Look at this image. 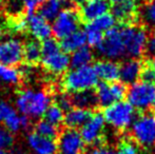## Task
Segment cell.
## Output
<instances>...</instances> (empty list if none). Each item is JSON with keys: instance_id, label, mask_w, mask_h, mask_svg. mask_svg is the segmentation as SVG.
Returning a JSON list of instances; mask_svg holds the SVG:
<instances>
[{"instance_id": "41", "label": "cell", "mask_w": 155, "mask_h": 154, "mask_svg": "<svg viewBox=\"0 0 155 154\" xmlns=\"http://www.w3.org/2000/svg\"><path fill=\"white\" fill-rule=\"evenodd\" d=\"M150 67L155 71V53H153L152 55V58H151V62H150Z\"/></svg>"}, {"instance_id": "34", "label": "cell", "mask_w": 155, "mask_h": 154, "mask_svg": "<svg viewBox=\"0 0 155 154\" xmlns=\"http://www.w3.org/2000/svg\"><path fill=\"white\" fill-rule=\"evenodd\" d=\"M115 154H140V151L134 143L124 142L119 145Z\"/></svg>"}, {"instance_id": "12", "label": "cell", "mask_w": 155, "mask_h": 154, "mask_svg": "<svg viewBox=\"0 0 155 154\" xmlns=\"http://www.w3.org/2000/svg\"><path fill=\"white\" fill-rule=\"evenodd\" d=\"M41 62L43 68L54 75L63 74L71 66L70 56L62 51L61 48L53 52L41 54Z\"/></svg>"}, {"instance_id": "27", "label": "cell", "mask_w": 155, "mask_h": 154, "mask_svg": "<svg viewBox=\"0 0 155 154\" xmlns=\"http://www.w3.org/2000/svg\"><path fill=\"white\" fill-rule=\"evenodd\" d=\"M35 133L39 134L43 137L55 139L59 135V130H58L57 126H54L50 123L49 121L42 119L35 125Z\"/></svg>"}, {"instance_id": "26", "label": "cell", "mask_w": 155, "mask_h": 154, "mask_svg": "<svg viewBox=\"0 0 155 154\" xmlns=\"http://www.w3.org/2000/svg\"><path fill=\"white\" fill-rule=\"evenodd\" d=\"M3 123L4 128H6L13 134L19 132L21 129H28L30 127V118L25 115H19L17 112H15Z\"/></svg>"}, {"instance_id": "40", "label": "cell", "mask_w": 155, "mask_h": 154, "mask_svg": "<svg viewBox=\"0 0 155 154\" xmlns=\"http://www.w3.org/2000/svg\"><path fill=\"white\" fill-rule=\"evenodd\" d=\"M147 51L150 53H155V31L148 37L147 42Z\"/></svg>"}, {"instance_id": "23", "label": "cell", "mask_w": 155, "mask_h": 154, "mask_svg": "<svg viewBox=\"0 0 155 154\" xmlns=\"http://www.w3.org/2000/svg\"><path fill=\"white\" fill-rule=\"evenodd\" d=\"M93 60V52L90 47H84L77 50L70 56V62L72 68H82L90 66Z\"/></svg>"}, {"instance_id": "30", "label": "cell", "mask_w": 155, "mask_h": 154, "mask_svg": "<svg viewBox=\"0 0 155 154\" xmlns=\"http://www.w3.org/2000/svg\"><path fill=\"white\" fill-rule=\"evenodd\" d=\"M43 116H45V120L49 121L50 123L54 126H58L64 119V111H62L58 106L54 103V105H51L48 108Z\"/></svg>"}, {"instance_id": "20", "label": "cell", "mask_w": 155, "mask_h": 154, "mask_svg": "<svg viewBox=\"0 0 155 154\" xmlns=\"http://www.w3.org/2000/svg\"><path fill=\"white\" fill-rule=\"evenodd\" d=\"M60 48L64 53H74L77 50L86 47L87 44V37L84 31L78 30L74 32L73 34L67 36L65 38L61 39L60 41Z\"/></svg>"}, {"instance_id": "7", "label": "cell", "mask_w": 155, "mask_h": 154, "mask_svg": "<svg viewBox=\"0 0 155 154\" xmlns=\"http://www.w3.org/2000/svg\"><path fill=\"white\" fill-rule=\"evenodd\" d=\"M97 51L102 57L108 60L119 59L126 56L121 27H114L104 34V38Z\"/></svg>"}, {"instance_id": "39", "label": "cell", "mask_w": 155, "mask_h": 154, "mask_svg": "<svg viewBox=\"0 0 155 154\" xmlns=\"http://www.w3.org/2000/svg\"><path fill=\"white\" fill-rule=\"evenodd\" d=\"M88 154H115V151L111 147L98 145L96 147H93L88 152Z\"/></svg>"}, {"instance_id": "24", "label": "cell", "mask_w": 155, "mask_h": 154, "mask_svg": "<svg viewBox=\"0 0 155 154\" xmlns=\"http://www.w3.org/2000/svg\"><path fill=\"white\" fill-rule=\"evenodd\" d=\"M23 59L30 66L41 60V44L38 41L30 40L23 45Z\"/></svg>"}, {"instance_id": "38", "label": "cell", "mask_w": 155, "mask_h": 154, "mask_svg": "<svg viewBox=\"0 0 155 154\" xmlns=\"http://www.w3.org/2000/svg\"><path fill=\"white\" fill-rule=\"evenodd\" d=\"M143 81L150 82V84H154L155 82V71L151 67H143V71H141L140 75Z\"/></svg>"}, {"instance_id": "15", "label": "cell", "mask_w": 155, "mask_h": 154, "mask_svg": "<svg viewBox=\"0 0 155 154\" xmlns=\"http://www.w3.org/2000/svg\"><path fill=\"white\" fill-rule=\"evenodd\" d=\"M110 8L106 0H86L80 6V18L88 23L93 22L100 16L107 14Z\"/></svg>"}, {"instance_id": "43", "label": "cell", "mask_w": 155, "mask_h": 154, "mask_svg": "<svg viewBox=\"0 0 155 154\" xmlns=\"http://www.w3.org/2000/svg\"><path fill=\"white\" fill-rule=\"evenodd\" d=\"M11 154H31V153L25 152V151H15V152H13V153H11Z\"/></svg>"}, {"instance_id": "31", "label": "cell", "mask_w": 155, "mask_h": 154, "mask_svg": "<svg viewBox=\"0 0 155 154\" xmlns=\"http://www.w3.org/2000/svg\"><path fill=\"white\" fill-rule=\"evenodd\" d=\"M91 23H93L97 29H99L100 31H102L104 33H107V32L110 31L111 29H113V28L115 27V25H116V19H115V17L113 16L112 14L107 13V14L100 16L99 18H97L96 20H94L93 22H91Z\"/></svg>"}, {"instance_id": "14", "label": "cell", "mask_w": 155, "mask_h": 154, "mask_svg": "<svg viewBox=\"0 0 155 154\" xmlns=\"http://www.w3.org/2000/svg\"><path fill=\"white\" fill-rule=\"evenodd\" d=\"M27 20V30L37 40H47L53 35L52 25L50 21L45 20L39 14H34L25 18Z\"/></svg>"}, {"instance_id": "2", "label": "cell", "mask_w": 155, "mask_h": 154, "mask_svg": "<svg viewBox=\"0 0 155 154\" xmlns=\"http://www.w3.org/2000/svg\"><path fill=\"white\" fill-rule=\"evenodd\" d=\"M98 76L94 67L87 66L82 68H73L68 71L62 80L63 88L70 93L92 91L98 84Z\"/></svg>"}, {"instance_id": "45", "label": "cell", "mask_w": 155, "mask_h": 154, "mask_svg": "<svg viewBox=\"0 0 155 154\" xmlns=\"http://www.w3.org/2000/svg\"><path fill=\"white\" fill-rule=\"evenodd\" d=\"M0 154H6V152L3 150V149H0Z\"/></svg>"}, {"instance_id": "9", "label": "cell", "mask_w": 155, "mask_h": 154, "mask_svg": "<svg viewBox=\"0 0 155 154\" xmlns=\"http://www.w3.org/2000/svg\"><path fill=\"white\" fill-rule=\"evenodd\" d=\"M97 105L107 108L117 101H121L127 96V88L123 82H100L95 91Z\"/></svg>"}, {"instance_id": "1", "label": "cell", "mask_w": 155, "mask_h": 154, "mask_svg": "<svg viewBox=\"0 0 155 154\" xmlns=\"http://www.w3.org/2000/svg\"><path fill=\"white\" fill-rule=\"evenodd\" d=\"M15 106L21 115L36 119L45 115L48 108L51 106V97L45 91L27 89L17 95Z\"/></svg>"}, {"instance_id": "18", "label": "cell", "mask_w": 155, "mask_h": 154, "mask_svg": "<svg viewBox=\"0 0 155 154\" xmlns=\"http://www.w3.org/2000/svg\"><path fill=\"white\" fill-rule=\"evenodd\" d=\"M98 78L104 80V82L112 84L119 79V66L113 60H100L94 66Z\"/></svg>"}, {"instance_id": "19", "label": "cell", "mask_w": 155, "mask_h": 154, "mask_svg": "<svg viewBox=\"0 0 155 154\" xmlns=\"http://www.w3.org/2000/svg\"><path fill=\"white\" fill-rule=\"evenodd\" d=\"M91 116H92V113L90 110L74 108V109L67 111V113L64 114L63 123L69 129L76 130L77 128H81L90 119Z\"/></svg>"}, {"instance_id": "46", "label": "cell", "mask_w": 155, "mask_h": 154, "mask_svg": "<svg viewBox=\"0 0 155 154\" xmlns=\"http://www.w3.org/2000/svg\"><path fill=\"white\" fill-rule=\"evenodd\" d=\"M58 1H60V2H61V1H63V0H58Z\"/></svg>"}, {"instance_id": "42", "label": "cell", "mask_w": 155, "mask_h": 154, "mask_svg": "<svg viewBox=\"0 0 155 154\" xmlns=\"http://www.w3.org/2000/svg\"><path fill=\"white\" fill-rule=\"evenodd\" d=\"M123 1H124V0H110V2L113 4V5H114V4H117V3H120V2H123Z\"/></svg>"}, {"instance_id": "13", "label": "cell", "mask_w": 155, "mask_h": 154, "mask_svg": "<svg viewBox=\"0 0 155 154\" xmlns=\"http://www.w3.org/2000/svg\"><path fill=\"white\" fill-rule=\"evenodd\" d=\"M106 127V120L101 113L92 114L88 121L80 129V135L84 144L95 145L100 140Z\"/></svg>"}, {"instance_id": "22", "label": "cell", "mask_w": 155, "mask_h": 154, "mask_svg": "<svg viewBox=\"0 0 155 154\" xmlns=\"http://www.w3.org/2000/svg\"><path fill=\"white\" fill-rule=\"evenodd\" d=\"M72 106L79 109L90 110L97 105L95 92L92 91H84V92L74 93L71 96Z\"/></svg>"}, {"instance_id": "16", "label": "cell", "mask_w": 155, "mask_h": 154, "mask_svg": "<svg viewBox=\"0 0 155 154\" xmlns=\"http://www.w3.org/2000/svg\"><path fill=\"white\" fill-rule=\"evenodd\" d=\"M27 142L34 154H57V143L55 139L43 137L32 132L27 136Z\"/></svg>"}, {"instance_id": "37", "label": "cell", "mask_w": 155, "mask_h": 154, "mask_svg": "<svg viewBox=\"0 0 155 154\" xmlns=\"http://www.w3.org/2000/svg\"><path fill=\"white\" fill-rule=\"evenodd\" d=\"M56 106L60 108L62 111H69L71 110L72 106V99L71 96H68L67 94H59L58 96H56Z\"/></svg>"}, {"instance_id": "5", "label": "cell", "mask_w": 155, "mask_h": 154, "mask_svg": "<svg viewBox=\"0 0 155 154\" xmlns=\"http://www.w3.org/2000/svg\"><path fill=\"white\" fill-rule=\"evenodd\" d=\"M131 135L134 142L143 148L155 146V115L141 114L135 118L131 126Z\"/></svg>"}, {"instance_id": "6", "label": "cell", "mask_w": 155, "mask_h": 154, "mask_svg": "<svg viewBox=\"0 0 155 154\" xmlns=\"http://www.w3.org/2000/svg\"><path fill=\"white\" fill-rule=\"evenodd\" d=\"M123 37L126 50V56H130L131 58L140 57L147 50L148 34L146 30L137 27H121Z\"/></svg>"}, {"instance_id": "21", "label": "cell", "mask_w": 155, "mask_h": 154, "mask_svg": "<svg viewBox=\"0 0 155 154\" xmlns=\"http://www.w3.org/2000/svg\"><path fill=\"white\" fill-rule=\"evenodd\" d=\"M137 5L134 0H124L120 3L114 4L112 8V15L116 20L131 21L136 14Z\"/></svg>"}, {"instance_id": "48", "label": "cell", "mask_w": 155, "mask_h": 154, "mask_svg": "<svg viewBox=\"0 0 155 154\" xmlns=\"http://www.w3.org/2000/svg\"><path fill=\"white\" fill-rule=\"evenodd\" d=\"M154 154H155V149H154Z\"/></svg>"}, {"instance_id": "3", "label": "cell", "mask_w": 155, "mask_h": 154, "mask_svg": "<svg viewBox=\"0 0 155 154\" xmlns=\"http://www.w3.org/2000/svg\"><path fill=\"white\" fill-rule=\"evenodd\" d=\"M104 117L106 123L115 130L123 131L131 127L136 118L135 109L128 101H117L104 109Z\"/></svg>"}, {"instance_id": "8", "label": "cell", "mask_w": 155, "mask_h": 154, "mask_svg": "<svg viewBox=\"0 0 155 154\" xmlns=\"http://www.w3.org/2000/svg\"><path fill=\"white\" fill-rule=\"evenodd\" d=\"M80 15L73 8L61 10L52 25L53 35L57 39H63L78 31L80 27Z\"/></svg>"}, {"instance_id": "17", "label": "cell", "mask_w": 155, "mask_h": 154, "mask_svg": "<svg viewBox=\"0 0 155 154\" xmlns=\"http://www.w3.org/2000/svg\"><path fill=\"white\" fill-rule=\"evenodd\" d=\"M143 64L138 59L130 58L126 60L119 66V79L124 84H133L138 81V78L141 75L143 71Z\"/></svg>"}, {"instance_id": "4", "label": "cell", "mask_w": 155, "mask_h": 154, "mask_svg": "<svg viewBox=\"0 0 155 154\" xmlns=\"http://www.w3.org/2000/svg\"><path fill=\"white\" fill-rule=\"evenodd\" d=\"M128 103L138 111H148L155 107V84L136 81L127 90Z\"/></svg>"}, {"instance_id": "25", "label": "cell", "mask_w": 155, "mask_h": 154, "mask_svg": "<svg viewBox=\"0 0 155 154\" xmlns=\"http://www.w3.org/2000/svg\"><path fill=\"white\" fill-rule=\"evenodd\" d=\"M60 12L61 2L58 0H45L39 8V15L48 21H54Z\"/></svg>"}, {"instance_id": "10", "label": "cell", "mask_w": 155, "mask_h": 154, "mask_svg": "<svg viewBox=\"0 0 155 154\" xmlns=\"http://www.w3.org/2000/svg\"><path fill=\"white\" fill-rule=\"evenodd\" d=\"M23 59V44L17 38L0 40V64L15 67Z\"/></svg>"}, {"instance_id": "44", "label": "cell", "mask_w": 155, "mask_h": 154, "mask_svg": "<svg viewBox=\"0 0 155 154\" xmlns=\"http://www.w3.org/2000/svg\"><path fill=\"white\" fill-rule=\"evenodd\" d=\"M73 2H75V3H78V4H82L86 0H72Z\"/></svg>"}, {"instance_id": "35", "label": "cell", "mask_w": 155, "mask_h": 154, "mask_svg": "<svg viewBox=\"0 0 155 154\" xmlns=\"http://www.w3.org/2000/svg\"><path fill=\"white\" fill-rule=\"evenodd\" d=\"M143 18L149 25L155 27V0H151L143 10Z\"/></svg>"}, {"instance_id": "33", "label": "cell", "mask_w": 155, "mask_h": 154, "mask_svg": "<svg viewBox=\"0 0 155 154\" xmlns=\"http://www.w3.org/2000/svg\"><path fill=\"white\" fill-rule=\"evenodd\" d=\"M16 112L15 108L5 100H0V123H4Z\"/></svg>"}, {"instance_id": "28", "label": "cell", "mask_w": 155, "mask_h": 154, "mask_svg": "<svg viewBox=\"0 0 155 154\" xmlns=\"http://www.w3.org/2000/svg\"><path fill=\"white\" fill-rule=\"evenodd\" d=\"M0 81L8 84H16L20 81V73L15 67L0 64Z\"/></svg>"}, {"instance_id": "11", "label": "cell", "mask_w": 155, "mask_h": 154, "mask_svg": "<svg viewBox=\"0 0 155 154\" xmlns=\"http://www.w3.org/2000/svg\"><path fill=\"white\" fill-rule=\"evenodd\" d=\"M84 143L80 133L75 129H65L59 134L57 144L58 154H82Z\"/></svg>"}, {"instance_id": "47", "label": "cell", "mask_w": 155, "mask_h": 154, "mask_svg": "<svg viewBox=\"0 0 155 154\" xmlns=\"http://www.w3.org/2000/svg\"><path fill=\"white\" fill-rule=\"evenodd\" d=\"M0 33H1V29H0Z\"/></svg>"}, {"instance_id": "32", "label": "cell", "mask_w": 155, "mask_h": 154, "mask_svg": "<svg viewBox=\"0 0 155 154\" xmlns=\"http://www.w3.org/2000/svg\"><path fill=\"white\" fill-rule=\"evenodd\" d=\"M14 144V136L6 128L0 126V149H8Z\"/></svg>"}, {"instance_id": "36", "label": "cell", "mask_w": 155, "mask_h": 154, "mask_svg": "<svg viewBox=\"0 0 155 154\" xmlns=\"http://www.w3.org/2000/svg\"><path fill=\"white\" fill-rule=\"evenodd\" d=\"M43 1L45 0H25L23 8H25V12L27 14V17L34 15L35 12L37 10H39V8L41 6Z\"/></svg>"}, {"instance_id": "29", "label": "cell", "mask_w": 155, "mask_h": 154, "mask_svg": "<svg viewBox=\"0 0 155 154\" xmlns=\"http://www.w3.org/2000/svg\"><path fill=\"white\" fill-rule=\"evenodd\" d=\"M86 37H87V43L90 47L93 48H98L100 45V43L102 42L104 38V33L102 31H100L99 29L95 27L93 23H88L86 25Z\"/></svg>"}]
</instances>
